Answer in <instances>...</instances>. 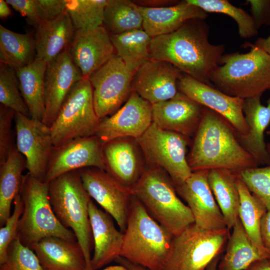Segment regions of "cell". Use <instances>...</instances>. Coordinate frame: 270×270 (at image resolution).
Segmentation results:
<instances>
[{
    "label": "cell",
    "mask_w": 270,
    "mask_h": 270,
    "mask_svg": "<svg viewBox=\"0 0 270 270\" xmlns=\"http://www.w3.org/2000/svg\"><path fill=\"white\" fill-rule=\"evenodd\" d=\"M0 270H47L41 264L35 252L23 245L16 238L10 244L6 262Z\"/></svg>",
    "instance_id": "cell-40"
},
{
    "label": "cell",
    "mask_w": 270,
    "mask_h": 270,
    "mask_svg": "<svg viewBox=\"0 0 270 270\" xmlns=\"http://www.w3.org/2000/svg\"><path fill=\"white\" fill-rule=\"evenodd\" d=\"M205 107L178 92L172 98L152 104V122L164 130L194 136Z\"/></svg>",
    "instance_id": "cell-21"
},
{
    "label": "cell",
    "mask_w": 270,
    "mask_h": 270,
    "mask_svg": "<svg viewBox=\"0 0 270 270\" xmlns=\"http://www.w3.org/2000/svg\"><path fill=\"white\" fill-rule=\"evenodd\" d=\"M16 146L25 158L26 169L34 178L44 182L54 146L50 127L42 120L16 112Z\"/></svg>",
    "instance_id": "cell-13"
},
{
    "label": "cell",
    "mask_w": 270,
    "mask_h": 270,
    "mask_svg": "<svg viewBox=\"0 0 270 270\" xmlns=\"http://www.w3.org/2000/svg\"><path fill=\"white\" fill-rule=\"evenodd\" d=\"M221 255H218L214 258L208 265L206 270H218V265L222 257Z\"/></svg>",
    "instance_id": "cell-51"
},
{
    "label": "cell",
    "mask_w": 270,
    "mask_h": 270,
    "mask_svg": "<svg viewBox=\"0 0 270 270\" xmlns=\"http://www.w3.org/2000/svg\"><path fill=\"white\" fill-rule=\"evenodd\" d=\"M260 234L263 246L270 256V210H268L260 222Z\"/></svg>",
    "instance_id": "cell-45"
},
{
    "label": "cell",
    "mask_w": 270,
    "mask_h": 270,
    "mask_svg": "<svg viewBox=\"0 0 270 270\" xmlns=\"http://www.w3.org/2000/svg\"><path fill=\"white\" fill-rule=\"evenodd\" d=\"M36 57L34 37L0 25V63L16 70L30 64Z\"/></svg>",
    "instance_id": "cell-32"
},
{
    "label": "cell",
    "mask_w": 270,
    "mask_h": 270,
    "mask_svg": "<svg viewBox=\"0 0 270 270\" xmlns=\"http://www.w3.org/2000/svg\"><path fill=\"white\" fill-rule=\"evenodd\" d=\"M12 14V11L6 0H0V18H6Z\"/></svg>",
    "instance_id": "cell-50"
},
{
    "label": "cell",
    "mask_w": 270,
    "mask_h": 270,
    "mask_svg": "<svg viewBox=\"0 0 270 270\" xmlns=\"http://www.w3.org/2000/svg\"><path fill=\"white\" fill-rule=\"evenodd\" d=\"M254 46H258L270 55V36L266 38H259Z\"/></svg>",
    "instance_id": "cell-49"
},
{
    "label": "cell",
    "mask_w": 270,
    "mask_h": 270,
    "mask_svg": "<svg viewBox=\"0 0 270 270\" xmlns=\"http://www.w3.org/2000/svg\"><path fill=\"white\" fill-rule=\"evenodd\" d=\"M16 12L25 16L30 24L34 28L40 24L36 0H6Z\"/></svg>",
    "instance_id": "cell-43"
},
{
    "label": "cell",
    "mask_w": 270,
    "mask_h": 270,
    "mask_svg": "<svg viewBox=\"0 0 270 270\" xmlns=\"http://www.w3.org/2000/svg\"><path fill=\"white\" fill-rule=\"evenodd\" d=\"M26 168L24 156L14 146L6 160L0 164V226L10 216L12 203L20 194L22 172Z\"/></svg>",
    "instance_id": "cell-31"
},
{
    "label": "cell",
    "mask_w": 270,
    "mask_h": 270,
    "mask_svg": "<svg viewBox=\"0 0 270 270\" xmlns=\"http://www.w3.org/2000/svg\"><path fill=\"white\" fill-rule=\"evenodd\" d=\"M67 50L86 78L116 54L110 35L102 26L76 30Z\"/></svg>",
    "instance_id": "cell-19"
},
{
    "label": "cell",
    "mask_w": 270,
    "mask_h": 270,
    "mask_svg": "<svg viewBox=\"0 0 270 270\" xmlns=\"http://www.w3.org/2000/svg\"><path fill=\"white\" fill-rule=\"evenodd\" d=\"M100 121L92 86L88 78H83L72 87L50 126L54 146L94 135Z\"/></svg>",
    "instance_id": "cell-9"
},
{
    "label": "cell",
    "mask_w": 270,
    "mask_h": 270,
    "mask_svg": "<svg viewBox=\"0 0 270 270\" xmlns=\"http://www.w3.org/2000/svg\"><path fill=\"white\" fill-rule=\"evenodd\" d=\"M208 34L204 20H188L176 31L152 38L151 58L169 62L183 73L212 86L210 76L220 64L224 46L210 44Z\"/></svg>",
    "instance_id": "cell-1"
},
{
    "label": "cell",
    "mask_w": 270,
    "mask_h": 270,
    "mask_svg": "<svg viewBox=\"0 0 270 270\" xmlns=\"http://www.w3.org/2000/svg\"><path fill=\"white\" fill-rule=\"evenodd\" d=\"M177 88L178 92L220 115L236 133L248 134L249 128L243 112L244 100L230 96L183 72L178 80Z\"/></svg>",
    "instance_id": "cell-16"
},
{
    "label": "cell",
    "mask_w": 270,
    "mask_h": 270,
    "mask_svg": "<svg viewBox=\"0 0 270 270\" xmlns=\"http://www.w3.org/2000/svg\"><path fill=\"white\" fill-rule=\"evenodd\" d=\"M48 196L58 220L74 233L84 252L87 270H92L94 241L88 212L92 198L84 186L78 170L62 174L50 182Z\"/></svg>",
    "instance_id": "cell-6"
},
{
    "label": "cell",
    "mask_w": 270,
    "mask_h": 270,
    "mask_svg": "<svg viewBox=\"0 0 270 270\" xmlns=\"http://www.w3.org/2000/svg\"><path fill=\"white\" fill-rule=\"evenodd\" d=\"M130 188L150 216L174 236L194 223L189 207L178 198L174 182L162 169L144 168Z\"/></svg>",
    "instance_id": "cell-4"
},
{
    "label": "cell",
    "mask_w": 270,
    "mask_h": 270,
    "mask_svg": "<svg viewBox=\"0 0 270 270\" xmlns=\"http://www.w3.org/2000/svg\"><path fill=\"white\" fill-rule=\"evenodd\" d=\"M16 112L0 105V164L7 158L12 150L16 146L14 142L12 122Z\"/></svg>",
    "instance_id": "cell-42"
},
{
    "label": "cell",
    "mask_w": 270,
    "mask_h": 270,
    "mask_svg": "<svg viewBox=\"0 0 270 270\" xmlns=\"http://www.w3.org/2000/svg\"><path fill=\"white\" fill-rule=\"evenodd\" d=\"M187 160L192 172L225 169L238 173L260 166L227 120L206 107Z\"/></svg>",
    "instance_id": "cell-2"
},
{
    "label": "cell",
    "mask_w": 270,
    "mask_h": 270,
    "mask_svg": "<svg viewBox=\"0 0 270 270\" xmlns=\"http://www.w3.org/2000/svg\"><path fill=\"white\" fill-rule=\"evenodd\" d=\"M108 0H66V10L76 30L102 26Z\"/></svg>",
    "instance_id": "cell-36"
},
{
    "label": "cell",
    "mask_w": 270,
    "mask_h": 270,
    "mask_svg": "<svg viewBox=\"0 0 270 270\" xmlns=\"http://www.w3.org/2000/svg\"><path fill=\"white\" fill-rule=\"evenodd\" d=\"M134 71L116 54L88 78L92 88L96 114L101 120L116 112L132 92Z\"/></svg>",
    "instance_id": "cell-11"
},
{
    "label": "cell",
    "mask_w": 270,
    "mask_h": 270,
    "mask_svg": "<svg viewBox=\"0 0 270 270\" xmlns=\"http://www.w3.org/2000/svg\"><path fill=\"white\" fill-rule=\"evenodd\" d=\"M0 102L16 112L30 117L20 90L15 70L2 63H0Z\"/></svg>",
    "instance_id": "cell-38"
},
{
    "label": "cell",
    "mask_w": 270,
    "mask_h": 270,
    "mask_svg": "<svg viewBox=\"0 0 270 270\" xmlns=\"http://www.w3.org/2000/svg\"><path fill=\"white\" fill-rule=\"evenodd\" d=\"M252 16L258 29L263 24H270V0H248Z\"/></svg>",
    "instance_id": "cell-44"
},
{
    "label": "cell",
    "mask_w": 270,
    "mask_h": 270,
    "mask_svg": "<svg viewBox=\"0 0 270 270\" xmlns=\"http://www.w3.org/2000/svg\"><path fill=\"white\" fill-rule=\"evenodd\" d=\"M262 96L244 100L243 112L249 130L246 134L236 133L244 149L259 165L270 164V155L264 140V132L270 124V98L266 106L262 104Z\"/></svg>",
    "instance_id": "cell-23"
},
{
    "label": "cell",
    "mask_w": 270,
    "mask_h": 270,
    "mask_svg": "<svg viewBox=\"0 0 270 270\" xmlns=\"http://www.w3.org/2000/svg\"><path fill=\"white\" fill-rule=\"evenodd\" d=\"M116 261L118 264L124 266L128 270H149L140 266L133 264L121 256L118 257L116 260Z\"/></svg>",
    "instance_id": "cell-48"
},
{
    "label": "cell",
    "mask_w": 270,
    "mask_h": 270,
    "mask_svg": "<svg viewBox=\"0 0 270 270\" xmlns=\"http://www.w3.org/2000/svg\"><path fill=\"white\" fill-rule=\"evenodd\" d=\"M264 258H270V256L255 246L238 218L230 234L225 253L218 262V270H244L253 262Z\"/></svg>",
    "instance_id": "cell-29"
},
{
    "label": "cell",
    "mask_w": 270,
    "mask_h": 270,
    "mask_svg": "<svg viewBox=\"0 0 270 270\" xmlns=\"http://www.w3.org/2000/svg\"><path fill=\"white\" fill-rule=\"evenodd\" d=\"M32 250L47 270H88L84 252L77 241L49 237L40 241Z\"/></svg>",
    "instance_id": "cell-27"
},
{
    "label": "cell",
    "mask_w": 270,
    "mask_h": 270,
    "mask_svg": "<svg viewBox=\"0 0 270 270\" xmlns=\"http://www.w3.org/2000/svg\"><path fill=\"white\" fill-rule=\"evenodd\" d=\"M78 172L90 198L112 217L120 230L124 232L132 196L131 188L122 184L106 170L90 167Z\"/></svg>",
    "instance_id": "cell-12"
},
{
    "label": "cell",
    "mask_w": 270,
    "mask_h": 270,
    "mask_svg": "<svg viewBox=\"0 0 270 270\" xmlns=\"http://www.w3.org/2000/svg\"><path fill=\"white\" fill-rule=\"evenodd\" d=\"M47 63L36 59L15 70L20 90L31 118L42 120L45 111V74Z\"/></svg>",
    "instance_id": "cell-28"
},
{
    "label": "cell",
    "mask_w": 270,
    "mask_h": 270,
    "mask_svg": "<svg viewBox=\"0 0 270 270\" xmlns=\"http://www.w3.org/2000/svg\"><path fill=\"white\" fill-rule=\"evenodd\" d=\"M182 73L169 62L150 58L134 72L132 90L152 104L168 100L178 93Z\"/></svg>",
    "instance_id": "cell-18"
},
{
    "label": "cell",
    "mask_w": 270,
    "mask_h": 270,
    "mask_svg": "<svg viewBox=\"0 0 270 270\" xmlns=\"http://www.w3.org/2000/svg\"><path fill=\"white\" fill-rule=\"evenodd\" d=\"M152 123V104L132 91L122 107L100 120L94 135L104 145L118 138L136 140Z\"/></svg>",
    "instance_id": "cell-15"
},
{
    "label": "cell",
    "mask_w": 270,
    "mask_h": 270,
    "mask_svg": "<svg viewBox=\"0 0 270 270\" xmlns=\"http://www.w3.org/2000/svg\"><path fill=\"white\" fill-rule=\"evenodd\" d=\"M188 138L180 134L162 129L152 122L136 140L150 165L164 170L177 186L192 172L186 156Z\"/></svg>",
    "instance_id": "cell-10"
},
{
    "label": "cell",
    "mask_w": 270,
    "mask_h": 270,
    "mask_svg": "<svg viewBox=\"0 0 270 270\" xmlns=\"http://www.w3.org/2000/svg\"><path fill=\"white\" fill-rule=\"evenodd\" d=\"M83 78L67 50L47 64L44 123L50 126L72 87Z\"/></svg>",
    "instance_id": "cell-20"
},
{
    "label": "cell",
    "mask_w": 270,
    "mask_h": 270,
    "mask_svg": "<svg viewBox=\"0 0 270 270\" xmlns=\"http://www.w3.org/2000/svg\"><path fill=\"white\" fill-rule=\"evenodd\" d=\"M266 134L270 136V129L266 131Z\"/></svg>",
    "instance_id": "cell-53"
},
{
    "label": "cell",
    "mask_w": 270,
    "mask_h": 270,
    "mask_svg": "<svg viewBox=\"0 0 270 270\" xmlns=\"http://www.w3.org/2000/svg\"><path fill=\"white\" fill-rule=\"evenodd\" d=\"M139 9L143 18L142 28L152 38L172 32L190 19L208 17L207 12L186 0L168 7L139 6Z\"/></svg>",
    "instance_id": "cell-24"
},
{
    "label": "cell",
    "mask_w": 270,
    "mask_h": 270,
    "mask_svg": "<svg viewBox=\"0 0 270 270\" xmlns=\"http://www.w3.org/2000/svg\"><path fill=\"white\" fill-rule=\"evenodd\" d=\"M133 2L138 6L147 8H161L172 6L180 1L175 0H136Z\"/></svg>",
    "instance_id": "cell-46"
},
{
    "label": "cell",
    "mask_w": 270,
    "mask_h": 270,
    "mask_svg": "<svg viewBox=\"0 0 270 270\" xmlns=\"http://www.w3.org/2000/svg\"><path fill=\"white\" fill-rule=\"evenodd\" d=\"M270 155V142L266 144ZM248 190L270 210V164L264 167L247 168L236 173Z\"/></svg>",
    "instance_id": "cell-39"
},
{
    "label": "cell",
    "mask_w": 270,
    "mask_h": 270,
    "mask_svg": "<svg viewBox=\"0 0 270 270\" xmlns=\"http://www.w3.org/2000/svg\"><path fill=\"white\" fill-rule=\"evenodd\" d=\"M130 138H118L106 143L104 155L106 170L122 184L132 188L144 168L134 143Z\"/></svg>",
    "instance_id": "cell-25"
},
{
    "label": "cell",
    "mask_w": 270,
    "mask_h": 270,
    "mask_svg": "<svg viewBox=\"0 0 270 270\" xmlns=\"http://www.w3.org/2000/svg\"><path fill=\"white\" fill-rule=\"evenodd\" d=\"M230 230H206L194 224L174 236L163 270H206L216 256L222 254Z\"/></svg>",
    "instance_id": "cell-8"
},
{
    "label": "cell",
    "mask_w": 270,
    "mask_h": 270,
    "mask_svg": "<svg viewBox=\"0 0 270 270\" xmlns=\"http://www.w3.org/2000/svg\"><path fill=\"white\" fill-rule=\"evenodd\" d=\"M206 12H217L226 14L237 23L238 34L244 38L256 36L258 28L252 16L241 8L226 0H186Z\"/></svg>",
    "instance_id": "cell-37"
},
{
    "label": "cell",
    "mask_w": 270,
    "mask_h": 270,
    "mask_svg": "<svg viewBox=\"0 0 270 270\" xmlns=\"http://www.w3.org/2000/svg\"><path fill=\"white\" fill-rule=\"evenodd\" d=\"M244 270H270V258L256 261Z\"/></svg>",
    "instance_id": "cell-47"
},
{
    "label": "cell",
    "mask_w": 270,
    "mask_h": 270,
    "mask_svg": "<svg viewBox=\"0 0 270 270\" xmlns=\"http://www.w3.org/2000/svg\"><path fill=\"white\" fill-rule=\"evenodd\" d=\"M236 184L240 196L238 218L255 246L268 254L264 247L260 234L261 220L267 208L259 198L248 190L238 175Z\"/></svg>",
    "instance_id": "cell-34"
},
{
    "label": "cell",
    "mask_w": 270,
    "mask_h": 270,
    "mask_svg": "<svg viewBox=\"0 0 270 270\" xmlns=\"http://www.w3.org/2000/svg\"><path fill=\"white\" fill-rule=\"evenodd\" d=\"M13 203L14 210L0 229V264L6 262L8 246L17 238L19 221L23 208L20 194L15 198Z\"/></svg>",
    "instance_id": "cell-41"
},
{
    "label": "cell",
    "mask_w": 270,
    "mask_h": 270,
    "mask_svg": "<svg viewBox=\"0 0 270 270\" xmlns=\"http://www.w3.org/2000/svg\"><path fill=\"white\" fill-rule=\"evenodd\" d=\"M49 183L40 180L28 172L23 175L20 194L22 212L17 238L32 249L42 240L56 237L77 241L74 233L65 228L56 216L48 196Z\"/></svg>",
    "instance_id": "cell-7"
},
{
    "label": "cell",
    "mask_w": 270,
    "mask_h": 270,
    "mask_svg": "<svg viewBox=\"0 0 270 270\" xmlns=\"http://www.w3.org/2000/svg\"><path fill=\"white\" fill-rule=\"evenodd\" d=\"M35 28L36 59L47 64L68 49L76 31L66 10Z\"/></svg>",
    "instance_id": "cell-26"
},
{
    "label": "cell",
    "mask_w": 270,
    "mask_h": 270,
    "mask_svg": "<svg viewBox=\"0 0 270 270\" xmlns=\"http://www.w3.org/2000/svg\"><path fill=\"white\" fill-rule=\"evenodd\" d=\"M174 236L132 196L120 256L149 270H163Z\"/></svg>",
    "instance_id": "cell-3"
},
{
    "label": "cell",
    "mask_w": 270,
    "mask_h": 270,
    "mask_svg": "<svg viewBox=\"0 0 270 270\" xmlns=\"http://www.w3.org/2000/svg\"><path fill=\"white\" fill-rule=\"evenodd\" d=\"M143 18L133 0H108L102 26L110 35L143 29Z\"/></svg>",
    "instance_id": "cell-35"
},
{
    "label": "cell",
    "mask_w": 270,
    "mask_h": 270,
    "mask_svg": "<svg viewBox=\"0 0 270 270\" xmlns=\"http://www.w3.org/2000/svg\"><path fill=\"white\" fill-rule=\"evenodd\" d=\"M237 178L236 173L228 170H208L210 187L229 230L232 228L238 218L240 196Z\"/></svg>",
    "instance_id": "cell-30"
},
{
    "label": "cell",
    "mask_w": 270,
    "mask_h": 270,
    "mask_svg": "<svg viewBox=\"0 0 270 270\" xmlns=\"http://www.w3.org/2000/svg\"><path fill=\"white\" fill-rule=\"evenodd\" d=\"M208 173L207 170L192 172L176 189L187 203L196 226L206 230L226 228L224 218L208 184Z\"/></svg>",
    "instance_id": "cell-17"
},
{
    "label": "cell",
    "mask_w": 270,
    "mask_h": 270,
    "mask_svg": "<svg viewBox=\"0 0 270 270\" xmlns=\"http://www.w3.org/2000/svg\"><path fill=\"white\" fill-rule=\"evenodd\" d=\"M110 38L116 54L130 70L135 72L142 64L151 58L152 38L143 29L110 35Z\"/></svg>",
    "instance_id": "cell-33"
},
{
    "label": "cell",
    "mask_w": 270,
    "mask_h": 270,
    "mask_svg": "<svg viewBox=\"0 0 270 270\" xmlns=\"http://www.w3.org/2000/svg\"><path fill=\"white\" fill-rule=\"evenodd\" d=\"M245 54H224L210 76L212 85L222 92L244 100L270 90V55L251 44Z\"/></svg>",
    "instance_id": "cell-5"
},
{
    "label": "cell",
    "mask_w": 270,
    "mask_h": 270,
    "mask_svg": "<svg viewBox=\"0 0 270 270\" xmlns=\"http://www.w3.org/2000/svg\"><path fill=\"white\" fill-rule=\"evenodd\" d=\"M88 212L94 241L91 266L92 270H98L120 256L124 232L116 227L112 217L92 200Z\"/></svg>",
    "instance_id": "cell-22"
},
{
    "label": "cell",
    "mask_w": 270,
    "mask_h": 270,
    "mask_svg": "<svg viewBox=\"0 0 270 270\" xmlns=\"http://www.w3.org/2000/svg\"><path fill=\"white\" fill-rule=\"evenodd\" d=\"M104 144L96 135L79 138L54 146L48 160L44 181L49 183L65 173L94 167L106 170Z\"/></svg>",
    "instance_id": "cell-14"
},
{
    "label": "cell",
    "mask_w": 270,
    "mask_h": 270,
    "mask_svg": "<svg viewBox=\"0 0 270 270\" xmlns=\"http://www.w3.org/2000/svg\"><path fill=\"white\" fill-rule=\"evenodd\" d=\"M102 270H128L122 264L110 266Z\"/></svg>",
    "instance_id": "cell-52"
}]
</instances>
